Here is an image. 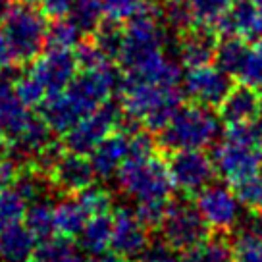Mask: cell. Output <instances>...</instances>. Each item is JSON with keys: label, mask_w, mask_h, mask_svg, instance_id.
Here are the masks:
<instances>
[{"label": "cell", "mask_w": 262, "mask_h": 262, "mask_svg": "<svg viewBox=\"0 0 262 262\" xmlns=\"http://www.w3.org/2000/svg\"><path fill=\"white\" fill-rule=\"evenodd\" d=\"M120 93L123 114L152 133H160L181 106L178 87H162L143 79L123 77Z\"/></svg>", "instance_id": "1"}, {"label": "cell", "mask_w": 262, "mask_h": 262, "mask_svg": "<svg viewBox=\"0 0 262 262\" xmlns=\"http://www.w3.org/2000/svg\"><path fill=\"white\" fill-rule=\"evenodd\" d=\"M220 114L203 104H181L170 123L160 131V145L166 150H205L222 131Z\"/></svg>", "instance_id": "2"}, {"label": "cell", "mask_w": 262, "mask_h": 262, "mask_svg": "<svg viewBox=\"0 0 262 262\" xmlns=\"http://www.w3.org/2000/svg\"><path fill=\"white\" fill-rule=\"evenodd\" d=\"M118 183L135 205L139 203H170L176 191L168 162L160 156L127 158L116 173Z\"/></svg>", "instance_id": "3"}, {"label": "cell", "mask_w": 262, "mask_h": 262, "mask_svg": "<svg viewBox=\"0 0 262 262\" xmlns=\"http://www.w3.org/2000/svg\"><path fill=\"white\" fill-rule=\"evenodd\" d=\"M168 35L162 29L160 4L150 0L147 8L125 25V39L118 62L123 72H135L164 52Z\"/></svg>", "instance_id": "4"}, {"label": "cell", "mask_w": 262, "mask_h": 262, "mask_svg": "<svg viewBox=\"0 0 262 262\" xmlns=\"http://www.w3.org/2000/svg\"><path fill=\"white\" fill-rule=\"evenodd\" d=\"M2 35L6 37L17 64L33 62L47 47V16L42 10L33 8V4H16V8L2 24Z\"/></svg>", "instance_id": "5"}, {"label": "cell", "mask_w": 262, "mask_h": 262, "mask_svg": "<svg viewBox=\"0 0 262 262\" xmlns=\"http://www.w3.org/2000/svg\"><path fill=\"white\" fill-rule=\"evenodd\" d=\"M123 108L114 100H106L81 118L72 129L64 133V148L79 155H91L95 148L122 127Z\"/></svg>", "instance_id": "6"}, {"label": "cell", "mask_w": 262, "mask_h": 262, "mask_svg": "<svg viewBox=\"0 0 262 262\" xmlns=\"http://www.w3.org/2000/svg\"><path fill=\"white\" fill-rule=\"evenodd\" d=\"M158 229L162 235V243L170 247L173 253H183L195 247L196 243L210 237L212 231L201 216L195 203L191 205L187 201L170 203Z\"/></svg>", "instance_id": "7"}, {"label": "cell", "mask_w": 262, "mask_h": 262, "mask_svg": "<svg viewBox=\"0 0 262 262\" xmlns=\"http://www.w3.org/2000/svg\"><path fill=\"white\" fill-rule=\"evenodd\" d=\"M166 162L176 191L191 199L218 176L212 156L205 150H172Z\"/></svg>", "instance_id": "8"}, {"label": "cell", "mask_w": 262, "mask_h": 262, "mask_svg": "<svg viewBox=\"0 0 262 262\" xmlns=\"http://www.w3.org/2000/svg\"><path fill=\"white\" fill-rule=\"evenodd\" d=\"M193 201L212 231L228 233L239 224L243 205L239 203L237 195L233 193L231 187H226L220 183H210L203 191H199L193 196Z\"/></svg>", "instance_id": "9"}, {"label": "cell", "mask_w": 262, "mask_h": 262, "mask_svg": "<svg viewBox=\"0 0 262 262\" xmlns=\"http://www.w3.org/2000/svg\"><path fill=\"white\" fill-rule=\"evenodd\" d=\"M235 77L228 72L220 70L218 66H201L191 68L183 75V93L193 102L208 108H218L233 89Z\"/></svg>", "instance_id": "10"}, {"label": "cell", "mask_w": 262, "mask_h": 262, "mask_svg": "<svg viewBox=\"0 0 262 262\" xmlns=\"http://www.w3.org/2000/svg\"><path fill=\"white\" fill-rule=\"evenodd\" d=\"M216 173L229 185L262 170V150L222 137L212 152Z\"/></svg>", "instance_id": "11"}, {"label": "cell", "mask_w": 262, "mask_h": 262, "mask_svg": "<svg viewBox=\"0 0 262 262\" xmlns=\"http://www.w3.org/2000/svg\"><path fill=\"white\" fill-rule=\"evenodd\" d=\"M79 70L74 50L47 49L31 62V72L47 91V97L70 87Z\"/></svg>", "instance_id": "12"}, {"label": "cell", "mask_w": 262, "mask_h": 262, "mask_svg": "<svg viewBox=\"0 0 262 262\" xmlns=\"http://www.w3.org/2000/svg\"><path fill=\"white\" fill-rule=\"evenodd\" d=\"M50 181L62 189L64 193L75 195L83 189L93 185V181L97 178V172L93 168L89 155H79L64 148L58 156L54 164L49 168Z\"/></svg>", "instance_id": "13"}, {"label": "cell", "mask_w": 262, "mask_h": 262, "mask_svg": "<svg viewBox=\"0 0 262 262\" xmlns=\"http://www.w3.org/2000/svg\"><path fill=\"white\" fill-rule=\"evenodd\" d=\"M112 251L127 258L145 254L148 249V228L141 222L135 210L116 208L112 212Z\"/></svg>", "instance_id": "14"}, {"label": "cell", "mask_w": 262, "mask_h": 262, "mask_svg": "<svg viewBox=\"0 0 262 262\" xmlns=\"http://www.w3.org/2000/svg\"><path fill=\"white\" fill-rule=\"evenodd\" d=\"M218 29L212 25H193L191 29L178 35L176 52L187 70L201 68L214 62L218 49Z\"/></svg>", "instance_id": "15"}, {"label": "cell", "mask_w": 262, "mask_h": 262, "mask_svg": "<svg viewBox=\"0 0 262 262\" xmlns=\"http://www.w3.org/2000/svg\"><path fill=\"white\" fill-rule=\"evenodd\" d=\"M218 33L224 37L235 35L247 41L258 42L262 39V14L256 8L254 0H235L231 2L226 16L216 25Z\"/></svg>", "instance_id": "16"}, {"label": "cell", "mask_w": 262, "mask_h": 262, "mask_svg": "<svg viewBox=\"0 0 262 262\" xmlns=\"http://www.w3.org/2000/svg\"><path fill=\"white\" fill-rule=\"evenodd\" d=\"M41 116L49 123V127L54 133L64 135L68 129H72L81 118L89 114L85 106L68 89L49 95L41 102Z\"/></svg>", "instance_id": "17"}, {"label": "cell", "mask_w": 262, "mask_h": 262, "mask_svg": "<svg viewBox=\"0 0 262 262\" xmlns=\"http://www.w3.org/2000/svg\"><path fill=\"white\" fill-rule=\"evenodd\" d=\"M89 158L97 178H114L120 166L129 158V127H118L91 152Z\"/></svg>", "instance_id": "18"}, {"label": "cell", "mask_w": 262, "mask_h": 262, "mask_svg": "<svg viewBox=\"0 0 262 262\" xmlns=\"http://www.w3.org/2000/svg\"><path fill=\"white\" fill-rule=\"evenodd\" d=\"M260 112V93L256 91V87H251L245 83L233 85V89L229 91L228 97L224 98V102L218 106V114L226 125L251 122L254 118H258Z\"/></svg>", "instance_id": "19"}, {"label": "cell", "mask_w": 262, "mask_h": 262, "mask_svg": "<svg viewBox=\"0 0 262 262\" xmlns=\"http://www.w3.org/2000/svg\"><path fill=\"white\" fill-rule=\"evenodd\" d=\"M31 116L29 106L17 95L16 85L6 79H0V131L8 135L12 141L21 133Z\"/></svg>", "instance_id": "20"}, {"label": "cell", "mask_w": 262, "mask_h": 262, "mask_svg": "<svg viewBox=\"0 0 262 262\" xmlns=\"http://www.w3.org/2000/svg\"><path fill=\"white\" fill-rule=\"evenodd\" d=\"M37 237L33 235L24 222L14 224L0 231V260L24 262L33 258L37 249Z\"/></svg>", "instance_id": "21"}, {"label": "cell", "mask_w": 262, "mask_h": 262, "mask_svg": "<svg viewBox=\"0 0 262 262\" xmlns=\"http://www.w3.org/2000/svg\"><path fill=\"white\" fill-rule=\"evenodd\" d=\"M87 220H89V214L75 195L62 199L54 205V233L60 237L70 239V241L77 239Z\"/></svg>", "instance_id": "22"}, {"label": "cell", "mask_w": 262, "mask_h": 262, "mask_svg": "<svg viewBox=\"0 0 262 262\" xmlns=\"http://www.w3.org/2000/svg\"><path fill=\"white\" fill-rule=\"evenodd\" d=\"M79 247L89 256H97L110 251L112 245V212L91 216L79 233Z\"/></svg>", "instance_id": "23"}, {"label": "cell", "mask_w": 262, "mask_h": 262, "mask_svg": "<svg viewBox=\"0 0 262 262\" xmlns=\"http://www.w3.org/2000/svg\"><path fill=\"white\" fill-rule=\"evenodd\" d=\"M180 262H233V245L226 237H206L180 253Z\"/></svg>", "instance_id": "24"}, {"label": "cell", "mask_w": 262, "mask_h": 262, "mask_svg": "<svg viewBox=\"0 0 262 262\" xmlns=\"http://www.w3.org/2000/svg\"><path fill=\"white\" fill-rule=\"evenodd\" d=\"M249 41L243 37H235V35H229L224 37L218 42V49H216V56H214V64L218 66L220 70L228 72L229 75L237 77L241 66L245 62V56L249 52Z\"/></svg>", "instance_id": "25"}, {"label": "cell", "mask_w": 262, "mask_h": 262, "mask_svg": "<svg viewBox=\"0 0 262 262\" xmlns=\"http://www.w3.org/2000/svg\"><path fill=\"white\" fill-rule=\"evenodd\" d=\"M24 224L37 237V241L56 235L54 233V206L47 205V201H41V199L33 201L25 210Z\"/></svg>", "instance_id": "26"}, {"label": "cell", "mask_w": 262, "mask_h": 262, "mask_svg": "<svg viewBox=\"0 0 262 262\" xmlns=\"http://www.w3.org/2000/svg\"><path fill=\"white\" fill-rule=\"evenodd\" d=\"M95 35V45L102 50V54L110 60H118L120 52L123 47V39H125V27L123 21L112 19V17H104L102 24L97 27Z\"/></svg>", "instance_id": "27"}, {"label": "cell", "mask_w": 262, "mask_h": 262, "mask_svg": "<svg viewBox=\"0 0 262 262\" xmlns=\"http://www.w3.org/2000/svg\"><path fill=\"white\" fill-rule=\"evenodd\" d=\"M160 17H162V24L173 35H181L196 24L189 0H162Z\"/></svg>", "instance_id": "28"}, {"label": "cell", "mask_w": 262, "mask_h": 262, "mask_svg": "<svg viewBox=\"0 0 262 262\" xmlns=\"http://www.w3.org/2000/svg\"><path fill=\"white\" fill-rule=\"evenodd\" d=\"M68 17L74 21L83 35H91L97 31V27L106 17L102 0H75Z\"/></svg>", "instance_id": "29"}, {"label": "cell", "mask_w": 262, "mask_h": 262, "mask_svg": "<svg viewBox=\"0 0 262 262\" xmlns=\"http://www.w3.org/2000/svg\"><path fill=\"white\" fill-rule=\"evenodd\" d=\"M27 206V199L14 185L0 189V231L24 222Z\"/></svg>", "instance_id": "30"}, {"label": "cell", "mask_w": 262, "mask_h": 262, "mask_svg": "<svg viewBox=\"0 0 262 262\" xmlns=\"http://www.w3.org/2000/svg\"><path fill=\"white\" fill-rule=\"evenodd\" d=\"M83 41V33L70 17H56L54 24L49 25L47 47L49 49L75 50V47Z\"/></svg>", "instance_id": "31"}, {"label": "cell", "mask_w": 262, "mask_h": 262, "mask_svg": "<svg viewBox=\"0 0 262 262\" xmlns=\"http://www.w3.org/2000/svg\"><path fill=\"white\" fill-rule=\"evenodd\" d=\"M233 262H262V228L251 226L233 243Z\"/></svg>", "instance_id": "32"}, {"label": "cell", "mask_w": 262, "mask_h": 262, "mask_svg": "<svg viewBox=\"0 0 262 262\" xmlns=\"http://www.w3.org/2000/svg\"><path fill=\"white\" fill-rule=\"evenodd\" d=\"M233 193L237 195L239 203L249 210H258L262 205V170L247 176L241 181L231 185Z\"/></svg>", "instance_id": "33"}, {"label": "cell", "mask_w": 262, "mask_h": 262, "mask_svg": "<svg viewBox=\"0 0 262 262\" xmlns=\"http://www.w3.org/2000/svg\"><path fill=\"white\" fill-rule=\"evenodd\" d=\"M189 4L196 24L216 27L231 6V0H189Z\"/></svg>", "instance_id": "34"}, {"label": "cell", "mask_w": 262, "mask_h": 262, "mask_svg": "<svg viewBox=\"0 0 262 262\" xmlns=\"http://www.w3.org/2000/svg\"><path fill=\"white\" fill-rule=\"evenodd\" d=\"M75 196L79 199V203L83 208L87 210L91 216H98V214H110L112 212V196L104 187L98 185H89L87 189H83L79 193H75Z\"/></svg>", "instance_id": "35"}, {"label": "cell", "mask_w": 262, "mask_h": 262, "mask_svg": "<svg viewBox=\"0 0 262 262\" xmlns=\"http://www.w3.org/2000/svg\"><path fill=\"white\" fill-rule=\"evenodd\" d=\"M235 79H239L245 85H251V87H256L260 89L262 87V45L256 42V47H251L249 52L245 56V62L241 66L239 74Z\"/></svg>", "instance_id": "36"}, {"label": "cell", "mask_w": 262, "mask_h": 262, "mask_svg": "<svg viewBox=\"0 0 262 262\" xmlns=\"http://www.w3.org/2000/svg\"><path fill=\"white\" fill-rule=\"evenodd\" d=\"M14 85H16V91H17V95H19V98H21L29 108L41 106V102L47 98L45 87H42L41 81H39L29 70L24 72V74H19V77L16 79Z\"/></svg>", "instance_id": "37"}, {"label": "cell", "mask_w": 262, "mask_h": 262, "mask_svg": "<svg viewBox=\"0 0 262 262\" xmlns=\"http://www.w3.org/2000/svg\"><path fill=\"white\" fill-rule=\"evenodd\" d=\"M106 17L118 21H129L150 4V0H102Z\"/></svg>", "instance_id": "38"}, {"label": "cell", "mask_w": 262, "mask_h": 262, "mask_svg": "<svg viewBox=\"0 0 262 262\" xmlns=\"http://www.w3.org/2000/svg\"><path fill=\"white\" fill-rule=\"evenodd\" d=\"M75 58H77V64L83 70H89V68H97V66L108 62L110 58H106L102 54V50L98 49L95 41H81L75 47Z\"/></svg>", "instance_id": "39"}, {"label": "cell", "mask_w": 262, "mask_h": 262, "mask_svg": "<svg viewBox=\"0 0 262 262\" xmlns=\"http://www.w3.org/2000/svg\"><path fill=\"white\" fill-rule=\"evenodd\" d=\"M170 203H139L135 206V212L147 228H158L162 224L164 214L168 210Z\"/></svg>", "instance_id": "40"}, {"label": "cell", "mask_w": 262, "mask_h": 262, "mask_svg": "<svg viewBox=\"0 0 262 262\" xmlns=\"http://www.w3.org/2000/svg\"><path fill=\"white\" fill-rule=\"evenodd\" d=\"M39 2H41V10L45 12V16L54 17V19L66 17L75 4V0H39Z\"/></svg>", "instance_id": "41"}, {"label": "cell", "mask_w": 262, "mask_h": 262, "mask_svg": "<svg viewBox=\"0 0 262 262\" xmlns=\"http://www.w3.org/2000/svg\"><path fill=\"white\" fill-rule=\"evenodd\" d=\"M145 262H180V258L173 254V251L168 245L148 247L145 251Z\"/></svg>", "instance_id": "42"}, {"label": "cell", "mask_w": 262, "mask_h": 262, "mask_svg": "<svg viewBox=\"0 0 262 262\" xmlns=\"http://www.w3.org/2000/svg\"><path fill=\"white\" fill-rule=\"evenodd\" d=\"M17 173H19V170H17L16 162H12L8 158L2 160V162H0V189L12 185V183L16 181Z\"/></svg>", "instance_id": "43"}, {"label": "cell", "mask_w": 262, "mask_h": 262, "mask_svg": "<svg viewBox=\"0 0 262 262\" xmlns=\"http://www.w3.org/2000/svg\"><path fill=\"white\" fill-rule=\"evenodd\" d=\"M16 64H17V60H16V56H14L12 49H10L6 37L0 33V72H2V70H8V68H12V66H16Z\"/></svg>", "instance_id": "44"}, {"label": "cell", "mask_w": 262, "mask_h": 262, "mask_svg": "<svg viewBox=\"0 0 262 262\" xmlns=\"http://www.w3.org/2000/svg\"><path fill=\"white\" fill-rule=\"evenodd\" d=\"M91 262H129L127 256H123V254H118L116 251H106V253L102 254H97V256H93V260Z\"/></svg>", "instance_id": "45"}, {"label": "cell", "mask_w": 262, "mask_h": 262, "mask_svg": "<svg viewBox=\"0 0 262 262\" xmlns=\"http://www.w3.org/2000/svg\"><path fill=\"white\" fill-rule=\"evenodd\" d=\"M10 155H12V141H10L8 135H4L0 131V162L6 160Z\"/></svg>", "instance_id": "46"}, {"label": "cell", "mask_w": 262, "mask_h": 262, "mask_svg": "<svg viewBox=\"0 0 262 262\" xmlns=\"http://www.w3.org/2000/svg\"><path fill=\"white\" fill-rule=\"evenodd\" d=\"M14 8H16V0H0V25L6 21V17Z\"/></svg>", "instance_id": "47"}, {"label": "cell", "mask_w": 262, "mask_h": 262, "mask_svg": "<svg viewBox=\"0 0 262 262\" xmlns=\"http://www.w3.org/2000/svg\"><path fill=\"white\" fill-rule=\"evenodd\" d=\"M54 262H85V258H83L79 253L72 251L70 254H66V256H62V258H58V260H54Z\"/></svg>", "instance_id": "48"}, {"label": "cell", "mask_w": 262, "mask_h": 262, "mask_svg": "<svg viewBox=\"0 0 262 262\" xmlns=\"http://www.w3.org/2000/svg\"><path fill=\"white\" fill-rule=\"evenodd\" d=\"M254 4H256V8L260 10V14H262V0H254Z\"/></svg>", "instance_id": "49"}, {"label": "cell", "mask_w": 262, "mask_h": 262, "mask_svg": "<svg viewBox=\"0 0 262 262\" xmlns=\"http://www.w3.org/2000/svg\"><path fill=\"white\" fill-rule=\"evenodd\" d=\"M25 4H37V2H39V0H24Z\"/></svg>", "instance_id": "50"}, {"label": "cell", "mask_w": 262, "mask_h": 262, "mask_svg": "<svg viewBox=\"0 0 262 262\" xmlns=\"http://www.w3.org/2000/svg\"><path fill=\"white\" fill-rule=\"evenodd\" d=\"M258 214H260V220H262V205H260V208H258Z\"/></svg>", "instance_id": "51"}, {"label": "cell", "mask_w": 262, "mask_h": 262, "mask_svg": "<svg viewBox=\"0 0 262 262\" xmlns=\"http://www.w3.org/2000/svg\"><path fill=\"white\" fill-rule=\"evenodd\" d=\"M258 93H260V102H262V87L258 89Z\"/></svg>", "instance_id": "52"}, {"label": "cell", "mask_w": 262, "mask_h": 262, "mask_svg": "<svg viewBox=\"0 0 262 262\" xmlns=\"http://www.w3.org/2000/svg\"><path fill=\"white\" fill-rule=\"evenodd\" d=\"M24 262H35V260H33V258H29V260H24Z\"/></svg>", "instance_id": "53"}, {"label": "cell", "mask_w": 262, "mask_h": 262, "mask_svg": "<svg viewBox=\"0 0 262 262\" xmlns=\"http://www.w3.org/2000/svg\"><path fill=\"white\" fill-rule=\"evenodd\" d=\"M258 42H260V45H262V39H260V41H258Z\"/></svg>", "instance_id": "54"}]
</instances>
